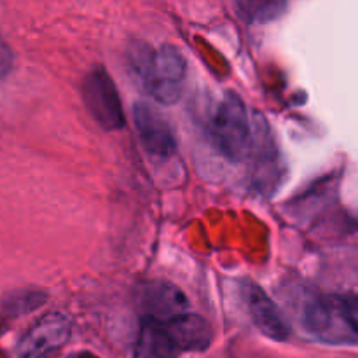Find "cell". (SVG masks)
Instances as JSON below:
<instances>
[{"label": "cell", "mask_w": 358, "mask_h": 358, "mask_svg": "<svg viewBox=\"0 0 358 358\" xmlns=\"http://www.w3.org/2000/svg\"><path fill=\"white\" fill-rule=\"evenodd\" d=\"M164 327L180 352H205L212 343L208 322L189 311L164 322Z\"/></svg>", "instance_id": "obj_9"}, {"label": "cell", "mask_w": 358, "mask_h": 358, "mask_svg": "<svg viewBox=\"0 0 358 358\" xmlns=\"http://www.w3.org/2000/svg\"><path fill=\"white\" fill-rule=\"evenodd\" d=\"M83 100L91 117L107 131L124 126V110L112 77L101 66L91 70L83 84Z\"/></svg>", "instance_id": "obj_3"}, {"label": "cell", "mask_w": 358, "mask_h": 358, "mask_svg": "<svg viewBox=\"0 0 358 358\" xmlns=\"http://www.w3.org/2000/svg\"><path fill=\"white\" fill-rule=\"evenodd\" d=\"M45 303V294L38 292V290H20L14 292L3 301V311L10 317H17V315L31 313L34 310L41 308Z\"/></svg>", "instance_id": "obj_12"}, {"label": "cell", "mask_w": 358, "mask_h": 358, "mask_svg": "<svg viewBox=\"0 0 358 358\" xmlns=\"http://www.w3.org/2000/svg\"><path fill=\"white\" fill-rule=\"evenodd\" d=\"M250 115L240 94L227 91L212 119V138L217 149L229 161H243L252 149Z\"/></svg>", "instance_id": "obj_2"}, {"label": "cell", "mask_w": 358, "mask_h": 358, "mask_svg": "<svg viewBox=\"0 0 358 358\" xmlns=\"http://www.w3.org/2000/svg\"><path fill=\"white\" fill-rule=\"evenodd\" d=\"M138 304L145 317L168 322L189 310V301L178 287L164 280H152L138 287Z\"/></svg>", "instance_id": "obj_7"}, {"label": "cell", "mask_w": 358, "mask_h": 358, "mask_svg": "<svg viewBox=\"0 0 358 358\" xmlns=\"http://www.w3.org/2000/svg\"><path fill=\"white\" fill-rule=\"evenodd\" d=\"M131 65L154 100L163 105L178 101L187 73V62L180 49L175 45L150 49L140 44L131 52Z\"/></svg>", "instance_id": "obj_1"}, {"label": "cell", "mask_w": 358, "mask_h": 358, "mask_svg": "<svg viewBox=\"0 0 358 358\" xmlns=\"http://www.w3.org/2000/svg\"><path fill=\"white\" fill-rule=\"evenodd\" d=\"M72 325L62 313L42 317L14 348L13 358H48L66 345Z\"/></svg>", "instance_id": "obj_5"}, {"label": "cell", "mask_w": 358, "mask_h": 358, "mask_svg": "<svg viewBox=\"0 0 358 358\" xmlns=\"http://www.w3.org/2000/svg\"><path fill=\"white\" fill-rule=\"evenodd\" d=\"M236 10L248 23H268L285 10L289 0H234Z\"/></svg>", "instance_id": "obj_11"}, {"label": "cell", "mask_w": 358, "mask_h": 358, "mask_svg": "<svg viewBox=\"0 0 358 358\" xmlns=\"http://www.w3.org/2000/svg\"><path fill=\"white\" fill-rule=\"evenodd\" d=\"M243 299L245 304H247L248 313H250L252 322H254L255 327H257L262 334L268 336L273 341H285V339L289 338L290 329L285 317H283L282 311L278 310L275 301H273L261 287L255 285V283L252 282L245 283Z\"/></svg>", "instance_id": "obj_8"}, {"label": "cell", "mask_w": 358, "mask_h": 358, "mask_svg": "<svg viewBox=\"0 0 358 358\" xmlns=\"http://www.w3.org/2000/svg\"><path fill=\"white\" fill-rule=\"evenodd\" d=\"M13 66H14L13 49H10L9 44L0 37V80L6 79V77L9 76Z\"/></svg>", "instance_id": "obj_13"}, {"label": "cell", "mask_w": 358, "mask_h": 358, "mask_svg": "<svg viewBox=\"0 0 358 358\" xmlns=\"http://www.w3.org/2000/svg\"><path fill=\"white\" fill-rule=\"evenodd\" d=\"M136 131L143 149L157 159H168L177 152V136L168 119L147 101H138L133 107Z\"/></svg>", "instance_id": "obj_6"}, {"label": "cell", "mask_w": 358, "mask_h": 358, "mask_svg": "<svg viewBox=\"0 0 358 358\" xmlns=\"http://www.w3.org/2000/svg\"><path fill=\"white\" fill-rule=\"evenodd\" d=\"M180 350L168 334L163 322L152 317H143L138 339L135 345L136 358H177Z\"/></svg>", "instance_id": "obj_10"}, {"label": "cell", "mask_w": 358, "mask_h": 358, "mask_svg": "<svg viewBox=\"0 0 358 358\" xmlns=\"http://www.w3.org/2000/svg\"><path fill=\"white\" fill-rule=\"evenodd\" d=\"M304 327L315 338L329 343L355 341L352 329L346 322L343 299L338 296L317 297L304 306Z\"/></svg>", "instance_id": "obj_4"}]
</instances>
